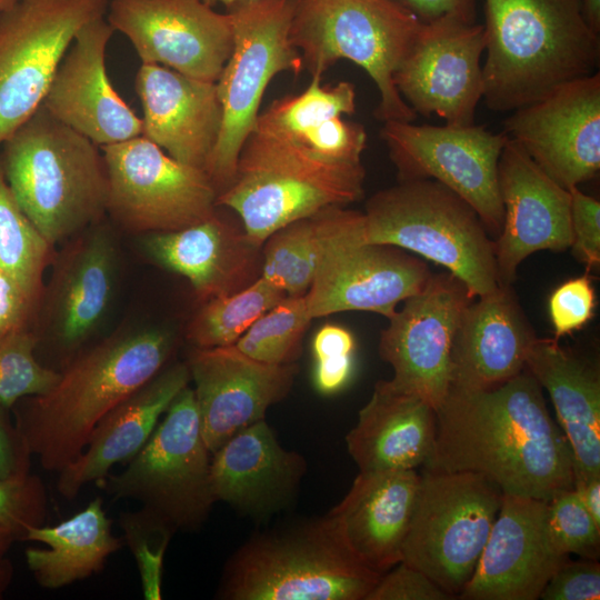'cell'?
<instances>
[{"instance_id":"obj_1","label":"cell","mask_w":600,"mask_h":600,"mask_svg":"<svg viewBox=\"0 0 600 600\" xmlns=\"http://www.w3.org/2000/svg\"><path fill=\"white\" fill-rule=\"evenodd\" d=\"M423 467L479 473L503 493L543 501L574 488L569 441L527 369L490 389L450 388L436 410L433 450Z\"/></svg>"},{"instance_id":"obj_2","label":"cell","mask_w":600,"mask_h":600,"mask_svg":"<svg viewBox=\"0 0 600 600\" xmlns=\"http://www.w3.org/2000/svg\"><path fill=\"white\" fill-rule=\"evenodd\" d=\"M483 94L510 112L596 73L600 38L581 0H484Z\"/></svg>"},{"instance_id":"obj_3","label":"cell","mask_w":600,"mask_h":600,"mask_svg":"<svg viewBox=\"0 0 600 600\" xmlns=\"http://www.w3.org/2000/svg\"><path fill=\"white\" fill-rule=\"evenodd\" d=\"M163 329L113 334L70 362L46 393L33 397L22 424L43 468L60 471L87 447L101 419L156 377L172 352Z\"/></svg>"},{"instance_id":"obj_4","label":"cell","mask_w":600,"mask_h":600,"mask_svg":"<svg viewBox=\"0 0 600 600\" xmlns=\"http://www.w3.org/2000/svg\"><path fill=\"white\" fill-rule=\"evenodd\" d=\"M2 168L18 203L50 247L107 211L101 148L42 106L3 142Z\"/></svg>"},{"instance_id":"obj_5","label":"cell","mask_w":600,"mask_h":600,"mask_svg":"<svg viewBox=\"0 0 600 600\" xmlns=\"http://www.w3.org/2000/svg\"><path fill=\"white\" fill-rule=\"evenodd\" d=\"M361 163H338L258 129L246 139L232 183L217 206L234 211L258 248L278 229L363 197Z\"/></svg>"},{"instance_id":"obj_6","label":"cell","mask_w":600,"mask_h":600,"mask_svg":"<svg viewBox=\"0 0 600 600\" xmlns=\"http://www.w3.org/2000/svg\"><path fill=\"white\" fill-rule=\"evenodd\" d=\"M381 576L352 554L326 514L250 538L229 559L218 596L366 600Z\"/></svg>"},{"instance_id":"obj_7","label":"cell","mask_w":600,"mask_h":600,"mask_svg":"<svg viewBox=\"0 0 600 600\" xmlns=\"http://www.w3.org/2000/svg\"><path fill=\"white\" fill-rule=\"evenodd\" d=\"M421 26L392 0H296L290 40L311 77L322 78L336 62L349 60L378 88V120L412 122L416 112L393 78Z\"/></svg>"},{"instance_id":"obj_8","label":"cell","mask_w":600,"mask_h":600,"mask_svg":"<svg viewBox=\"0 0 600 600\" xmlns=\"http://www.w3.org/2000/svg\"><path fill=\"white\" fill-rule=\"evenodd\" d=\"M368 243L421 256L478 298L499 287L493 241L471 206L431 179L406 180L373 194L363 212Z\"/></svg>"},{"instance_id":"obj_9","label":"cell","mask_w":600,"mask_h":600,"mask_svg":"<svg viewBox=\"0 0 600 600\" xmlns=\"http://www.w3.org/2000/svg\"><path fill=\"white\" fill-rule=\"evenodd\" d=\"M296 0H252L227 7L233 47L218 79L222 124L206 172L218 190L233 181L240 150L260 113L263 93L281 72L303 69L290 40Z\"/></svg>"},{"instance_id":"obj_10","label":"cell","mask_w":600,"mask_h":600,"mask_svg":"<svg viewBox=\"0 0 600 600\" xmlns=\"http://www.w3.org/2000/svg\"><path fill=\"white\" fill-rule=\"evenodd\" d=\"M503 492L474 472L420 474L401 561L422 571L451 598L471 578Z\"/></svg>"},{"instance_id":"obj_11","label":"cell","mask_w":600,"mask_h":600,"mask_svg":"<svg viewBox=\"0 0 600 600\" xmlns=\"http://www.w3.org/2000/svg\"><path fill=\"white\" fill-rule=\"evenodd\" d=\"M323 236L312 283L306 293L312 319L342 311H370L388 319L421 291L432 273L420 258L389 244L368 243L363 212L322 210Z\"/></svg>"},{"instance_id":"obj_12","label":"cell","mask_w":600,"mask_h":600,"mask_svg":"<svg viewBox=\"0 0 600 600\" xmlns=\"http://www.w3.org/2000/svg\"><path fill=\"white\" fill-rule=\"evenodd\" d=\"M210 464L194 391L187 386L124 471L108 474L103 484L117 498L141 501L173 530H194L216 503Z\"/></svg>"},{"instance_id":"obj_13","label":"cell","mask_w":600,"mask_h":600,"mask_svg":"<svg viewBox=\"0 0 600 600\" xmlns=\"http://www.w3.org/2000/svg\"><path fill=\"white\" fill-rule=\"evenodd\" d=\"M109 0H17L0 11V146L42 104L78 31Z\"/></svg>"},{"instance_id":"obj_14","label":"cell","mask_w":600,"mask_h":600,"mask_svg":"<svg viewBox=\"0 0 600 600\" xmlns=\"http://www.w3.org/2000/svg\"><path fill=\"white\" fill-rule=\"evenodd\" d=\"M100 148L107 211L124 229L176 231L216 213L218 190L204 170L177 161L142 136Z\"/></svg>"},{"instance_id":"obj_15","label":"cell","mask_w":600,"mask_h":600,"mask_svg":"<svg viewBox=\"0 0 600 600\" xmlns=\"http://www.w3.org/2000/svg\"><path fill=\"white\" fill-rule=\"evenodd\" d=\"M400 181L431 179L463 199L498 237L504 209L498 163L507 136L480 126H417L386 121L380 130Z\"/></svg>"},{"instance_id":"obj_16","label":"cell","mask_w":600,"mask_h":600,"mask_svg":"<svg viewBox=\"0 0 600 600\" xmlns=\"http://www.w3.org/2000/svg\"><path fill=\"white\" fill-rule=\"evenodd\" d=\"M474 298L451 273L432 274L403 301L381 331L379 354L393 369L390 382L419 396L434 411L451 387V352L466 307Z\"/></svg>"},{"instance_id":"obj_17","label":"cell","mask_w":600,"mask_h":600,"mask_svg":"<svg viewBox=\"0 0 600 600\" xmlns=\"http://www.w3.org/2000/svg\"><path fill=\"white\" fill-rule=\"evenodd\" d=\"M106 14L141 63L217 82L232 51L229 14L202 0H110Z\"/></svg>"},{"instance_id":"obj_18","label":"cell","mask_w":600,"mask_h":600,"mask_svg":"<svg viewBox=\"0 0 600 600\" xmlns=\"http://www.w3.org/2000/svg\"><path fill=\"white\" fill-rule=\"evenodd\" d=\"M484 47L483 24L456 18L422 23L394 74L396 88L416 113L471 126L483 94Z\"/></svg>"},{"instance_id":"obj_19","label":"cell","mask_w":600,"mask_h":600,"mask_svg":"<svg viewBox=\"0 0 600 600\" xmlns=\"http://www.w3.org/2000/svg\"><path fill=\"white\" fill-rule=\"evenodd\" d=\"M502 132L560 187L592 179L600 168L599 72L512 111Z\"/></svg>"},{"instance_id":"obj_20","label":"cell","mask_w":600,"mask_h":600,"mask_svg":"<svg viewBox=\"0 0 600 600\" xmlns=\"http://www.w3.org/2000/svg\"><path fill=\"white\" fill-rule=\"evenodd\" d=\"M567 559L549 530L548 501L503 493L489 538L459 598L537 600Z\"/></svg>"},{"instance_id":"obj_21","label":"cell","mask_w":600,"mask_h":600,"mask_svg":"<svg viewBox=\"0 0 600 600\" xmlns=\"http://www.w3.org/2000/svg\"><path fill=\"white\" fill-rule=\"evenodd\" d=\"M187 366L211 454L242 429L263 420L268 409L288 396L298 371L296 363L261 362L234 344L193 348Z\"/></svg>"},{"instance_id":"obj_22","label":"cell","mask_w":600,"mask_h":600,"mask_svg":"<svg viewBox=\"0 0 600 600\" xmlns=\"http://www.w3.org/2000/svg\"><path fill=\"white\" fill-rule=\"evenodd\" d=\"M498 179L504 218L493 241L494 260L499 286H511L519 264L531 253L571 247L570 192L508 137Z\"/></svg>"},{"instance_id":"obj_23","label":"cell","mask_w":600,"mask_h":600,"mask_svg":"<svg viewBox=\"0 0 600 600\" xmlns=\"http://www.w3.org/2000/svg\"><path fill=\"white\" fill-rule=\"evenodd\" d=\"M114 30L104 17L83 26L63 56L42 107L99 147L142 133V120L114 90L106 52Z\"/></svg>"},{"instance_id":"obj_24","label":"cell","mask_w":600,"mask_h":600,"mask_svg":"<svg viewBox=\"0 0 600 600\" xmlns=\"http://www.w3.org/2000/svg\"><path fill=\"white\" fill-rule=\"evenodd\" d=\"M136 91L143 110L141 136L177 161L206 171L222 124L217 83L141 63Z\"/></svg>"},{"instance_id":"obj_25","label":"cell","mask_w":600,"mask_h":600,"mask_svg":"<svg viewBox=\"0 0 600 600\" xmlns=\"http://www.w3.org/2000/svg\"><path fill=\"white\" fill-rule=\"evenodd\" d=\"M307 472V461L278 441L266 419L231 437L211 454L210 481L216 502L253 519L288 507Z\"/></svg>"},{"instance_id":"obj_26","label":"cell","mask_w":600,"mask_h":600,"mask_svg":"<svg viewBox=\"0 0 600 600\" xmlns=\"http://www.w3.org/2000/svg\"><path fill=\"white\" fill-rule=\"evenodd\" d=\"M534 331L511 286H499L464 309L451 352V387L484 390L526 369Z\"/></svg>"},{"instance_id":"obj_27","label":"cell","mask_w":600,"mask_h":600,"mask_svg":"<svg viewBox=\"0 0 600 600\" xmlns=\"http://www.w3.org/2000/svg\"><path fill=\"white\" fill-rule=\"evenodd\" d=\"M420 486L416 470L360 471L327 514L352 554L383 574L401 562Z\"/></svg>"},{"instance_id":"obj_28","label":"cell","mask_w":600,"mask_h":600,"mask_svg":"<svg viewBox=\"0 0 600 600\" xmlns=\"http://www.w3.org/2000/svg\"><path fill=\"white\" fill-rule=\"evenodd\" d=\"M189 380L187 363H176L116 406L97 424L82 453L59 471V493L73 499L87 483L104 479L114 464L130 461Z\"/></svg>"},{"instance_id":"obj_29","label":"cell","mask_w":600,"mask_h":600,"mask_svg":"<svg viewBox=\"0 0 600 600\" xmlns=\"http://www.w3.org/2000/svg\"><path fill=\"white\" fill-rule=\"evenodd\" d=\"M143 248L156 263L188 279L203 302L248 286L260 249L217 211L180 230L148 233Z\"/></svg>"},{"instance_id":"obj_30","label":"cell","mask_w":600,"mask_h":600,"mask_svg":"<svg viewBox=\"0 0 600 600\" xmlns=\"http://www.w3.org/2000/svg\"><path fill=\"white\" fill-rule=\"evenodd\" d=\"M434 437V409L390 380H380L346 443L360 471L416 470L431 456Z\"/></svg>"},{"instance_id":"obj_31","label":"cell","mask_w":600,"mask_h":600,"mask_svg":"<svg viewBox=\"0 0 600 600\" xmlns=\"http://www.w3.org/2000/svg\"><path fill=\"white\" fill-rule=\"evenodd\" d=\"M356 111V89L349 81L323 86L311 77L300 93L271 102L260 112L254 129L301 146L338 163H361L367 147L362 124L344 119Z\"/></svg>"},{"instance_id":"obj_32","label":"cell","mask_w":600,"mask_h":600,"mask_svg":"<svg viewBox=\"0 0 600 600\" xmlns=\"http://www.w3.org/2000/svg\"><path fill=\"white\" fill-rule=\"evenodd\" d=\"M526 369L544 388L572 450L574 486L600 477V379L598 371L558 340L536 338Z\"/></svg>"},{"instance_id":"obj_33","label":"cell","mask_w":600,"mask_h":600,"mask_svg":"<svg viewBox=\"0 0 600 600\" xmlns=\"http://www.w3.org/2000/svg\"><path fill=\"white\" fill-rule=\"evenodd\" d=\"M116 249L107 233L96 230L74 239L56 262L48 296L52 331L67 348L94 331L111 302Z\"/></svg>"},{"instance_id":"obj_34","label":"cell","mask_w":600,"mask_h":600,"mask_svg":"<svg viewBox=\"0 0 600 600\" xmlns=\"http://www.w3.org/2000/svg\"><path fill=\"white\" fill-rule=\"evenodd\" d=\"M23 534L26 540L48 546L28 548L26 559L38 583L49 589L88 578L122 546L121 539L111 532V521L100 498L57 526L28 524Z\"/></svg>"},{"instance_id":"obj_35","label":"cell","mask_w":600,"mask_h":600,"mask_svg":"<svg viewBox=\"0 0 600 600\" xmlns=\"http://www.w3.org/2000/svg\"><path fill=\"white\" fill-rule=\"evenodd\" d=\"M286 297L259 276L238 291L204 301L189 324L187 338L198 349L236 344L257 319Z\"/></svg>"},{"instance_id":"obj_36","label":"cell","mask_w":600,"mask_h":600,"mask_svg":"<svg viewBox=\"0 0 600 600\" xmlns=\"http://www.w3.org/2000/svg\"><path fill=\"white\" fill-rule=\"evenodd\" d=\"M322 236V210L278 229L262 244L260 277L288 297L306 296L318 266Z\"/></svg>"},{"instance_id":"obj_37","label":"cell","mask_w":600,"mask_h":600,"mask_svg":"<svg viewBox=\"0 0 600 600\" xmlns=\"http://www.w3.org/2000/svg\"><path fill=\"white\" fill-rule=\"evenodd\" d=\"M50 248L18 203L0 162V269L33 303L42 292Z\"/></svg>"},{"instance_id":"obj_38","label":"cell","mask_w":600,"mask_h":600,"mask_svg":"<svg viewBox=\"0 0 600 600\" xmlns=\"http://www.w3.org/2000/svg\"><path fill=\"white\" fill-rule=\"evenodd\" d=\"M311 320L306 297L287 296L257 319L234 346L261 362L294 363Z\"/></svg>"},{"instance_id":"obj_39","label":"cell","mask_w":600,"mask_h":600,"mask_svg":"<svg viewBox=\"0 0 600 600\" xmlns=\"http://www.w3.org/2000/svg\"><path fill=\"white\" fill-rule=\"evenodd\" d=\"M37 338L18 329L0 340V406L9 408L20 398L46 393L59 372L41 366L34 357Z\"/></svg>"},{"instance_id":"obj_40","label":"cell","mask_w":600,"mask_h":600,"mask_svg":"<svg viewBox=\"0 0 600 600\" xmlns=\"http://www.w3.org/2000/svg\"><path fill=\"white\" fill-rule=\"evenodd\" d=\"M548 524L552 540L561 553L598 560L600 526L596 523L574 488L561 491L548 501Z\"/></svg>"},{"instance_id":"obj_41","label":"cell","mask_w":600,"mask_h":600,"mask_svg":"<svg viewBox=\"0 0 600 600\" xmlns=\"http://www.w3.org/2000/svg\"><path fill=\"white\" fill-rule=\"evenodd\" d=\"M357 343L352 332L336 323H324L313 334L312 383L323 396L342 391L354 372Z\"/></svg>"},{"instance_id":"obj_42","label":"cell","mask_w":600,"mask_h":600,"mask_svg":"<svg viewBox=\"0 0 600 600\" xmlns=\"http://www.w3.org/2000/svg\"><path fill=\"white\" fill-rule=\"evenodd\" d=\"M121 526L140 569L146 599H160L162 559L174 530L144 508L122 517Z\"/></svg>"},{"instance_id":"obj_43","label":"cell","mask_w":600,"mask_h":600,"mask_svg":"<svg viewBox=\"0 0 600 600\" xmlns=\"http://www.w3.org/2000/svg\"><path fill=\"white\" fill-rule=\"evenodd\" d=\"M596 293L588 274L570 279L550 296L549 312L554 338L581 329L593 316Z\"/></svg>"},{"instance_id":"obj_44","label":"cell","mask_w":600,"mask_h":600,"mask_svg":"<svg viewBox=\"0 0 600 600\" xmlns=\"http://www.w3.org/2000/svg\"><path fill=\"white\" fill-rule=\"evenodd\" d=\"M569 192L573 237L570 248L588 269L596 268L600 263V202L578 187Z\"/></svg>"},{"instance_id":"obj_45","label":"cell","mask_w":600,"mask_h":600,"mask_svg":"<svg viewBox=\"0 0 600 600\" xmlns=\"http://www.w3.org/2000/svg\"><path fill=\"white\" fill-rule=\"evenodd\" d=\"M451 597L422 571L399 562L384 572L366 600H447Z\"/></svg>"},{"instance_id":"obj_46","label":"cell","mask_w":600,"mask_h":600,"mask_svg":"<svg viewBox=\"0 0 600 600\" xmlns=\"http://www.w3.org/2000/svg\"><path fill=\"white\" fill-rule=\"evenodd\" d=\"M600 598V566L597 560L572 561L557 569L543 588V600H592Z\"/></svg>"},{"instance_id":"obj_47","label":"cell","mask_w":600,"mask_h":600,"mask_svg":"<svg viewBox=\"0 0 600 600\" xmlns=\"http://www.w3.org/2000/svg\"><path fill=\"white\" fill-rule=\"evenodd\" d=\"M43 509V497L40 489L28 484V480L13 476L0 479V530L11 531L28 524L38 526L31 521V516H39Z\"/></svg>"},{"instance_id":"obj_48","label":"cell","mask_w":600,"mask_h":600,"mask_svg":"<svg viewBox=\"0 0 600 600\" xmlns=\"http://www.w3.org/2000/svg\"><path fill=\"white\" fill-rule=\"evenodd\" d=\"M33 304L17 281L0 269V340L26 327Z\"/></svg>"},{"instance_id":"obj_49","label":"cell","mask_w":600,"mask_h":600,"mask_svg":"<svg viewBox=\"0 0 600 600\" xmlns=\"http://www.w3.org/2000/svg\"><path fill=\"white\" fill-rule=\"evenodd\" d=\"M420 22L428 23L441 18H456L476 22L477 0H392Z\"/></svg>"},{"instance_id":"obj_50","label":"cell","mask_w":600,"mask_h":600,"mask_svg":"<svg viewBox=\"0 0 600 600\" xmlns=\"http://www.w3.org/2000/svg\"><path fill=\"white\" fill-rule=\"evenodd\" d=\"M574 489L596 523L600 526V477L578 483Z\"/></svg>"},{"instance_id":"obj_51","label":"cell","mask_w":600,"mask_h":600,"mask_svg":"<svg viewBox=\"0 0 600 600\" xmlns=\"http://www.w3.org/2000/svg\"><path fill=\"white\" fill-rule=\"evenodd\" d=\"M16 458L9 433L0 420V479L16 476Z\"/></svg>"},{"instance_id":"obj_52","label":"cell","mask_w":600,"mask_h":600,"mask_svg":"<svg viewBox=\"0 0 600 600\" xmlns=\"http://www.w3.org/2000/svg\"><path fill=\"white\" fill-rule=\"evenodd\" d=\"M584 18L590 28L600 33V0H581Z\"/></svg>"},{"instance_id":"obj_53","label":"cell","mask_w":600,"mask_h":600,"mask_svg":"<svg viewBox=\"0 0 600 600\" xmlns=\"http://www.w3.org/2000/svg\"><path fill=\"white\" fill-rule=\"evenodd\" d=\"M204 3H207L210 7H213L217 3H221L226 7H230L236 3L246 2V1H252V0H202Z\"/></svg>"},{"instance_id":"obj_54","label":"cell","mask_w":600,"mask_h":600,"mask_svg":"<svg viewBox=\"0 0 600 600\" xmlns=\"http://www.w3.org/2000/svg\"><path fill=\"white\" fill-rule=\"evenodd\" d=\"M17 0H0V11L11 7Z\"/></svg>"}]
</instances>
